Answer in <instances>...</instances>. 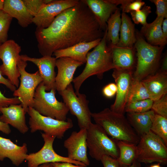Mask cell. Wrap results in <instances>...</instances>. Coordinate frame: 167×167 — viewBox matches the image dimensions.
<instances>
[{
	"label": "cell",
	"mask_w": 167,
	"mask_h": 167,
	"mask_svg": "<svg viewBox=\"0 0 167 167\" xmlns=\"http://www.w3.org/2000/svg\"><path fill=\"white\" fill-rule=\"evenodd\" d=\"M164 18L157 17L152 23L142 27L140 34L149 44L154 46L164 47L167 44V38L162 30V24Z\"/></svg>",
	"instance_id": "cb8c5ba5"
},
{
	"label": "cell",
	"mask_w": 167,
	"mask_h": 167,
	"mask_svg": "<svg viewBox=\"0 0 167 167\" xmlns=\"http://www.w3.org/2000/svg\"><path fill=\"white\" fill-rule=\"evenodd\" d=\"M145 5V2L141 0H122L121 9L122 12L130 13L131 11L140 10Z\"/></svg>",
	"instance_id": "d590c367"
},
{
	"label": "cell",
	"mask_w": 167,
	"mask_h": 167,
	"mask_svg": "<svg viewBox=\"0 0 167 167\" xmlns=\"http://www.w3.org/2000/svg\"><path fill=\"white\" fill-rule=\"evenodd\" d=\"M113 70L112 76L117 90L115 101L110 109L116 113L124 114L134 70L118 69H113Z\"/></svg>",
	"instance_id": "4fadbf2b"
},
{
	"label": "cell",
	"mask_w": 167,
	"mask_h": 167,
	"mask_svg": "<svg viewBox=\"0 0 167 167\" xmlns=\"http://www.w3.org/2000/svg\"><path fill=\"white\" fill-rule=\"evenodd\" d=\"M153 101L150 99L127 102L125 108L127 113H140L151 109Z\"/></svg>",
	"instance_id": "1f68e13d"
},
{
	"label": "cell",
	"mask_w": 167,
	"mask_h": 167,
	"mask_svg": "<svg viewBox=\"0 0 167 167\" xmlns=\"http://www.w3.org/2000/svg\"><path fill=\"white\" fill-rule=\"evenodd\" d=\"M2 10L18 21V24L26 28L32 23L33 17L28 11L22 0H4Z\"/></svg>",
	"instance_id": "d4e9b609"
},
{
	"label": "cell",
	"mask_w": 167,
	"mask_h": 167,
	"mask_svg": "<svg viewBox=\"0 0 167 167\" xmlns=\"http://www.w3.org/2000/svg\"><path fill=\"white\" fill-rule=\"evenodd\" d=\"M137 161L145 164L167 162V146L158 136L151 131L140 137L137 145Z\"/></svg>",
	"instance_id": "52a82bcc"
},
{
	"label": "cell",
	"mask_w": 167,
	"mask_h": 167,
	"mask_svg": "<svg viewBox=\"0 0 167 167\" xmlns=\"http://www.w3.org/2000/svg\"><path fill=\"white\" fill-rule=\"evenodd\" d=\"M148 99H149V95L141 81L133 78L128 94L127 103Z\"/></svg>",
	"instance_id": "f546056e"
},
{
	"label": "cell",
	"mask_w": 167,
	"mask_h": 167,
	"mask_svg": "<svg viewBox=\"0 0 167 167\" xmlns=\"http://www.w3.org/2000/svg\"><path fill=\"white\" fill-rule=\"evenodd\" d=\"M116 141L119 151L117 160L121 167L131 165L137 158V145L122 141Z\"/></svg>",
	"instance_id": "83f0119b"
},
{
	"label": "cell",
	"mask_w": 167,
	"mask_h": 167,
	"mask_svg": "<svg viewBox=\"0 0 167 167\" xmlns=\"http://www.w3.org/2000/svg\"><path fill=\"white\" fill-rule=\"evenodd\" d=\"M87 130V147L92 158L98 161L105 155L118 158L119 151L116 140L109 137L101 126L92 123Z\"/></svg>",
	"instance_id": "5b68a950"
},
{
	"label": "cell",
	"mask_w": 167,
	"mask_h": 167,
	"mask_svg": "<svg viewBox=\"0 0 167 167\" xmlns=\"http://www.w3.org/2000/svg\"><path fill=\"white\" fill-rule=\"evenodd\" d=\"M0 131L6 134H9L11 130L9 125L0 121Z\"/></svg>",
	"instance_id": "ee69618b"
},
{
	"label": "cell",
	"mask_w": 167,
	"mask_h": 167,
	"mask_svg": "<svg viewBox=\"0 0 167 167\" xmlns=\"http://www.w3.org/2000/svg\"><path fill=\"white\" fill-rule=\"evenodd\" d=\"M156 7V13L157 17H162L167 18V0H150Z\"/></svg>",
	"instance_id": "74e56055"
},
{
	"label": "cell",
	"mask_w": 167,
	"mask_h": 167,
	"mask_svg": "<svg viewBox=\"0 0 167 167\" xmlns=\"http://www.w3.org/2000/svg\"><path fill=\"white\" fill-rule=\"evenodd\" d=\"M141 82L147 90L149 99L153 101L167 94V72L159 70Z\"/></svg>",
	"instance_id": "44dd1931"
},
{
	"label": "cell",
	"mask_w": 167,
	"mask_h": 167,
	"mask_svg": "<svg viewBox=\"0 0 167 167\" xmlns=\"http://www.w3.org/2000/svg\"><path fill=\"white\" fill-rule=\"evenodd\" d=\"M162 30L164 36L167 38V18L164 19L163 21Z\"/></svg>",
	"instance_id": "bcb514c9"
},
{
	"label": "cell",
	"mask_w": 167,
	"mask_h": 167,
	"mask_svg": "<svg viewBox=\"0 0 167 167\" xmlns=\"http://www.w3.org/2000/svg\"><path fill=\"white\" fill-rule=\"evenodd\" d=\"M41 136L44 142L41 148L37 152L27 154L25 160L28 167H38L46 163L54 162H69L77 165H85L84 164L60 155L55 152L53 144L56 137L44 133Z\"/></svg>",
	"instance_id": "7c38bea8"
},
{
	"label": "cell",
	"mask_w": 167,
	"mask_h": 167,
	"mask_svg": "<svg viewBox=\"0 0 167 167\" xmlns=\"http://www.w3.org/2000/svg\"><path fill=\"white\" fill-rule=\"evenodd\" d=\"M0 111L2 114L0 121L10 125L22 134L28 131L29 128L26 124L25 117L27 113L21 104L1 108Z\"/></svg>",
	"instance_id": "d6986e66"
},
{
	"label": "cell",
	"mask_w": 167,
	"mask_h": 167,
	"mask_svg": "<svg viewBox=\"0 0 167 167\" xmlns=\"http://www.w3.org/2000/svg\"><path fill=\"white\" fill-rule=\"evenodd\" d=\"M151 12V7L145 4L140 10L131 11L130 13L134 23L137 24H140L143 26L148 23L147 18Z\"/></svg>",
	"instance_id": "836d02e7"
},
{
	"label": "cell",
	"mask_w": 167,
	"mask_h": 167,
	"mask_svg": "<svg viewBox=\"0 0 167 167\" xmlns=\"http://www.w3.org/2000/svg\"><path fill=\"white\" fill-rule=\"evenodd\" d=\"M94 14L101 29L105 31L107 22L111 15L119 8L122 0H83Z\"/></svg>",
	"instance_id": "ac0fdd59"
},
{
	"label": "cell",
	"mask_w": 167,
	"mask_h": 167,
	"mask_svg": "<svg viewBox=\"0 0 167 167\" xmlns=\"http://www.w3.org/2000/svg\"><path fill=\"white\" fill-rule=\"evenodd\" d=\"M83 64L69 57L57 59L56 66L58 69V73L55 80L56 90L58 92L63 91L71 84L76 69Z\"/></svg>",
	"instance_id": "e0dca14e"
},
{
	"label": "cell",
	"mask_w": 167,
	"mask_h": 167,
	"mask_svg": "<svg viewBox=\"0 0 167 167\" xmlns=\"http://www.w3.org/2000/svg\"><path fill=\"white\" fill-rule=\"evenodd\" d=\"M20 58L22 60L32 62L38 67L46 91H49L53 89H56L55 67L56 59L55 57L45 56L40 58H35L24 54L20 55Z\"/></svg>",
	"instance_id": "2e32d148"
},
{
	"label": "cell",
	"mask_w": 167,
	"mask_h": 167,
	"mask_svg": "<svg viewBox=\"0 0 167 167\" xmlns=\"http://www.w3.org/2000/svg\"><path fill=\"white\" fill-rule=\"evenodd\" d=\"M101 39L89 42H82L72 46L54 51L53 54L57 59L60 57H69L84 64L86 62L89 51L100 43Z\"/></svg>",
	"instance_id": "603a6c76"
},
{
	"label": "cell",
	"mask_w": 167,
	"mask_h": 167,
	"mask_svg": "<svg viewBox=\"0 0 167 167\" xmlns=\"http://www.w3.org/2000/svg\"><path fill=\"white\" fill-rule=\"evenodd\" d=\"M100 161L104 167H121L117 159L108 155L102 156Z\"/></svg>",
	"instance_id": "ab89813d"
},
{
	"label": "cell",
	"mask_w": 167,
	"mask_h": 167,
	"mask_svg": "<svg viewBox=\"0 0 167 167\" xmlns=\"http://www.w3.org/2000/svg\"><path fill=\"white\" fill-rule=\"evenodd\" d=\"M78 0H54L51 3L44 4L32 19L36 28L48 27L55 18L64 10L76 5Z\"/></svg>",
	"instance_id": "5bb4252c"
},
{
	"label": "cell",
	"mask_w": 167,
	"mask_h": 167,
	"mask_svg": "<svg viewBox=\"0 0 167 167\" xmlns=\"http://www.w3.org/2000/svg\"><path fill=\"white\" fill-rule=\"evenodd\" d=\"M21 46L13 40H7L0 44V59L2 62L0 71L16 87L19 85L20 75L18 64L21 59Z\"/></svg>",
	"instance_id": "8fae6325"
},
{
	"label": "cell",
	"mask_w": 167,
	"mask_h": 167,
	"mask_svg": "<svg viewBox=\"0 0 167 167\" xmlns=\"http://www.w3.org/2000/svg\"><path fill=\"white\" fill-rule=\"evenodd\" d=\"M12 18L2 10H0V43L7 40L8 32Z\"/></svg>",
	"instance_id": "d6a6232c"
},
{
	"label": "cell",
	"mask_w": 167,
	"mask_h": 167,
	"mask_svg": "<svg viewBox=\"0 0 167 167\" xmlns=\"http://www.w3.org/2000/svg\"><path fill=\"white\" fill-rule=\"evenodd\" d=\"M160 164L158 163L157 164H156L152 165L149 167H161L160 166Z\"/></svg>",
	"instance_id": "f907efd6"
},
{
	"label": "cell",
	"mask_w": 167,
	"mask_h": 167,
	"mask_svg": "<svg viewBox=\"0 0 167 167\" xmlns=\"http://www.w3.org/2000/svg\"><path fill=\"white\" fill-rule=\"evenodd\" d=\"M21 102L18 97H7L0 91V108L7 107L11 105L19 104ZM0 114H1L0 111Z\"/></svg>",
	"instance_id": "f35d334b"
},
{
	"label": "cell",
	"mask_w": 167,
	"mask_h": 167,
	"mask_svg": "<svg viewBox=\"0 0 167 167\" xmlns=\"http://www.w3.org/2000/svg\"><path fill=\"white\" fill-rule=\"evenodd\" d=\"M30 14L34 17L38 13L43 5L44 0H22Z\"/></svg>",
	"instance_id": "8d00e7d4"
},
{
	"label": "cell",
	"mask_w": 167,
	"mask_h": 167,
	"mask_svg": "<svg viewBox=\"0 0 167 167\" xmlns=\"http://www.w3.org/2000/svg\"><path fill=\"white\" fill-rule=\"evenodd\" d=\"M87 129H80L79 131H73L63 143L67 151V157L81 162L86 166L90 164L87 156Z\"/></svg>",
	"instance_id": "9a60e30c"
},
{
	"label": "cell",
	"mask_w": 167,
	"mask_h": 167,
	"mask_svg": "<svg viewBox=\"0 0 167 167\" xmlns=\"http://www.w3.org/2000/svg\"><path fill=\"white\" fill-rule=\"evenodd\" d=\"M56 89L47 92L42 82L36 88L32 107L41 114L61 121H65L69 110L65 104L56 99Z\"/></svg>",
	"instance_id": "8992f818"
},
{
	"label": "cell",
	"mask_w": 167,
	"mask_h": 167,
	"mask_svg": "<svg viewBox=\"0 0 167 167\" xmlns=\"http://www.w3.org/2000/svg\"><path fill=\"white\" fill-rule=\"evenodd\" d=\"M151 110L155 114L167 118V94L153 101Z\"/></svg>",
	"instance_id": "e575fe53"
},
{
	"label": "cell",
	"mask_w": 167,
	"mask_h": 167,
	"mask_svg": "<svg viewBox=\"0 0 167 167\" xmlns=\"http://www.w3.org/2000/svg\"><path fill=\"white\" fill-rule=\"evenodd\" d=\"M27 113L30 117L28 123L32 133L42 131L46 134L62 139L66 132L73 126L72 120L69 118L61 121L44 116L32 107L28 108Z\"/></svg>",
	"instance_id": "ba28073f"
},
{
	"label": "cell",
	"mask_w": 167,
	"mask_h": 167,
	"mask_svg": "<svg viewBox=\"0 0 167 167\" xmlns=\"http://www.w3.org/2000/svg\"><path fill=\"white\" fill-rule=\"evenodd\" d=\"M150 131L160 137L167 146V118L155 114Z\"/></svg>",
	"instance_id": "4dcf8cb0"
},
{
	"label": "cell",
	"mask_w": 167,
	"mask_h": 167,
	"mask_svg": "<svg viewBox=\"0 0 167 167\" xmlns=\"http://www.w3.org/2000/svg\"><path fill=\"white\" fill-rule=\"evenodd\" d=\"M160 71L163 72H167V55L165 54L162 62L161 69Z\"/></svg>",
	"instance_id": "f6af8a7d"
},
{
	"label": "cell",
	"mask_w": 167,
	"mask_h": 167,
	"mask_svg": "<svg viewBox=\"0 0 167 167\" xmlns=\"http://www.w3.org/2000/svg\"><path fill=\"white\" fill-rule=\"evenodd\" d=\"M109 45L114 69L134 70L136 65L134 46L131 48L121 47L110 44Z\"/></svg>",
	"instance_id": "7402d4cb"
},
{
	"label": "cell",
	"mask_w": 167,
	"mask_h": 167,
	"mask_svg": "<svg viewBox=\"0 0 167 167\" xmlns=\"http://www.w3.org/2000/svg\"><path fill=\"white\" fill-rule=\"evenodd\" d=\"M27 65V62L21 58L19 61L18 67L20 75V83L19 88L14 92L13 94L14 97L19 99L26 113L28 107H32L36 89L42 82L38 71L34 73H28L25 70Z\"/></svg>",
	"instance_id": "30bf717a"
},
{
	"label": "cell",
	"mask_w": 167,
	"mask_h": 167,
	"mask_svg": "<svg viewBox=\"0 0 167 167\" xmlns=\"http://www.w3.org/2000/svg\"><path fill=\"white\" fill-rule=\"evenodd\" d=\"M105 32L83 0L60 13L45 28H36L35 35L42 56L82 42L101 39Z\"/></svg>",
	"instance_id": "6da1fadb"
},
{
	"label": "cell",
	"mask_w": 167,
	"mask_h": 167,
	"mask_svg": "<svg viewBox=\"0 0 167 167\" xmlns=\"http://www.w3.org/2000/svg\"><path fill=\"white\" fill-rule=\"evenodd\" d=\"M1 44V43H0V44Z\"/></svg>",
	"instance_id": "816d5d0a"
},
{
	"label": "cell",
	"mask_w": 167,
	"mask_h": 167,
	"mask_svg": "<svg viewBox=\"0 0 167 167\" xmlns=\"http://www.w3.org/2000/svg\"><path fill=\"white\" fill-rule=\"evenodd\" d=\"M121 17L120 36L118 43L116 45L121 47H134L136 41L134 24L126 13L122 12Z\"/></svg>",
	"instance_id": "4316f807"
},
{
	"label": "cell",
	"mask_w": 167,
	"mask_h": 167,
	"mask_svg": "<svg viewBox=\"0 0 167 167\" xmlns=\"http://www.w3.org/2000/svg\"><path fill=\"white\" fill-rule=\"evenodd\" d=\"M117 86L115 83H110L106 85L103 89L102 93L104 96L108 98L113 96L117 92Z\"/></svg>",
	"instance_id": "60d3db41"
},
{
	"label": "cell",
	"mask_w": 167,
	"mask_h": 167,
	"mask_svg": "<svg viewBox=\"0 0 167 167\" xmlns=\"http://www.w3.org/2000/svg\"><path fill=\"white\" fill-rule=\"evenodd\" d=\"M155 113L150 110L140 113H127V119L139 137L150 131Z\"/></svg>",
	"instance_id": "484cf974"
},
{
	"label": "cell",
	"mask_w": 167,
	"mask_h": 167,
	"mask_svg": "<svg viewBox=\"0 0 167 167\" xmlns=\"http://www.w3.org/2000/svg\"><path fill=\"white\" fill-rule=\"evenodd\" d=\"M5 86L8 88L12 92H14L16 89V87L13 85L7 79L4 77L0 71V84Z\"/></svg>",
	"instance_id": "b9f144b4"
},
{
	"label": "cell",
	"mask_w": 167,
	"mask_h": 167,
	"mask_svg": "<svg viewBox=\"0 0 167 167\" xmlns=\"http://www.w3.org/2000/svg\"><path fill=\"white\" fill-rule=\"evenodd\" d=\"M136 37L134 46L137 58L133 76L134 79L141 81L157 71L164 47L149 44L137 31Z\"/></svg>",
	"instance_id": "277c9868"
},
{
	"label": "cell",
	"mask_w": 167,
	"mask_h": 167,
	"mask_svg": "<svg viewBox=\"0 0 167 167\" xmlns=\"http://www.w3.org/2000/svg\"><path fill=\"white\" fill-rule=\"evenodd\" d=\"M107 28L99 44L87 55L86 65L81 74L73 79V82L76 94L83 82L88 78L95 75L101 79L104 74L113 69L111 47L106 40Z\"/></svg>",
	"instance_id": "7a4b0ae2"
},
{
	"label": "cell",
	"mask_w": 167,
	"mask_h": 167,
	"mask_svg": "<svg viewBox=\"0 0 167 167\" xmlns=\"http://www.w3.org/2000/svg\"><path fill=\"white\" fill-rule=\"evenodd\" d=\"M58 93L71 113L76 117L80 129H87L92 122L89 101L86 95L80 93L77 95L71 84L65 90Z\"/></svg>",
	"instance_id": "9c48e42d"
},
{
	"label": "cell",
	"mask_w": 167,
	"mask_h": 167,
	"mask_svg": "<svg viewBox=\"0 0 167 167\" xmlns=\"http://www.w3.org/2000/svg\"><path fill=\"white\" fill-rule=\"evenodd\" d=\"M53 167H87L85 165H74L69 162H54L50 163Z\"/></svg>",
	"instance_id": "7bdbcfd3"
},
{
	"label": "cell",
	"mask_w": 167,
	"mask_h": 167,
	"mask_svg": "<svg viewBox=\"0 0 167 167\" xmlns=\"http://www.w3.org/2000/svg\"><path fill=\"white\" fill-rule=\"evenodd\" d=\"M4 0H0V10H2L3 8Z\"/></svg>",
	"instance_id": "681fc988"
},
{
	"label": "cell",
	"mask_w": 167,
	"mask_h": 167,
	"mask_svg": "<svg viewBox=\"0 0 167 167\" xmlns=\"http://www.w3.org/2000/svg\"><path fill=\"white\" fill-rule=\"evenodd\" d=\"M38 167H53L50 163H46L41 165Z\"/></svg>",
	"instance_id": "c3c4849f"
},
{
	"label": "cell",
	"mask_w": 167,
	"mask_h": 167,
	"mask_svg": "<svg viewBox=\"0 0 167 167\" xmlns=\"http://www.w3.org/2000/svg\"><path fill=\"white\" fill-rule=\"evenodd\" d=\"M27 152L26 143L19 146L10 139L0 136V161L8 158L13 165L18 166L25 160Z\"/></svg>",
	"instance_id": "ffe728a7"
},
{
	"label": "cell",
	"mask_w": 167,
	"mask_h": 167,
	"mask_svg": "<svg viewBox=\"0 0 167 167\" xmlns=\"http://www.w3.org/2000/svg\"><path fill=\"white\" fill-rule=\"evenodd\" d=\"M121 14L119 8L112 14L107 22L106 40L110 44L116 45L119 41V32L122 23Z\"/></svg>",
	"instance_id": "f1b7e54d"
},
{
	"label": "cell",
	"mask_w": 167,
	"mask_h": 167,
	"mask_svg": "<svg viewBox=\"0 0 167 167\" xmlns=\"http://www.w3.org/2000/svg\"><path fill=\"white\" fill-rule=\"evenodd\" d=\"M95 123L101 126L108 135L117 141L137 145L140 137L129 123L124 114L106 108L97 113H91Z\"/></svg>",
	"instance_id": "3957f363"
},
{
	"label": "cell",
	"mask_w": 167,
	"mask_h": 167,
	"mask_svg": "<svg viewBox=\"0 0 167 167\" xmlns=\"http://www.w3.org/2000/svg\"><path fill=\"white\" fill-rule=\"evenodd\" d=\"M121 167H141V165L140 162L136 160L130 166H121Z\"/></svg>",
	"instance_id": "7dc6e473"
}]
</instances>
